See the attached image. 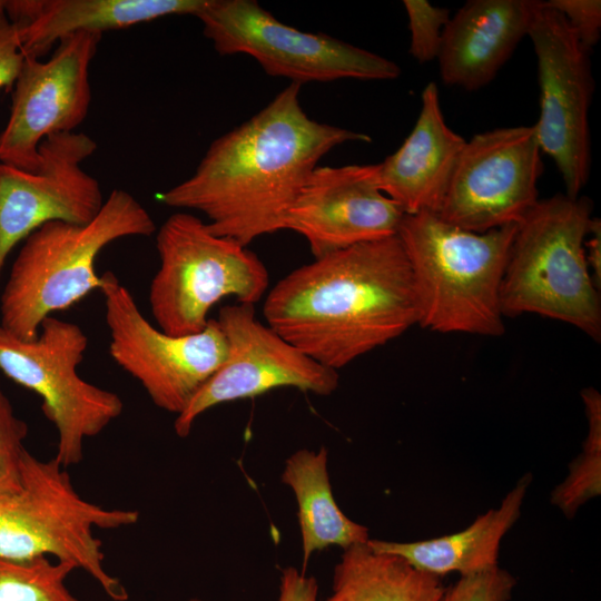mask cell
<instances>
[{"label": "cell", "mask_w": 601, "mask_h": 601, "mask_svg": "<svg viewBox=\"0 0 601 601\" xmlns=\"http://www.w3.org/2000/svg\"><path fill=\"white\" fill-rule=\"evenodd\" d=\"M328 451L302 449L285 461L282 482L294 492L302 538L303 572L316 551L337 545L347 549L370 540L368 529L347 518L331 486Z\"/></svg>", "instance_id": "21"}, {"label": "cell", "mask_w": 601, "mask_h": 601, "mask_svg": "<svg viewBox=\"0 0 601 601\" xmlns=\"http://www.w3.org/2000/svg\"><path fill=\"white\" fill-rule=\"evenodd\" d=\"M299 91L300 85L290 82L255 116L216 138L194 174L158 199L203 213L213 234L245 247L285 229L318 161L344 142L372 141L366 134L309 118Z\"/></svg>", "instance_id": "1"}, {"label": "cell", "mask_w": 601, "mask_h": 601, "mask_svg": "<svg viewBox=\"0 0 601 601\" xmlns=\"http://www.w3.org/2000/svg\"><path fill=\"white\" fill-rule=\"evenodd\" d=\"M411 33L410 55L420 63L437 59L450 11L426 0H404Z\"/></svg>", "instance_id": "26"}, {"label": "cell", "mask_w": 601, "mask_h": 601, "mask_svg": "<svg viewBox=\"0 0 601 601\" xmlns=\"http://www.w3.org/2000/svg\"><path fill=\"white\" fill-rule=\"evenodd\" d=\"M541 152L533 126L473 136L459 157L437 216L474 233L519 224L539 201Z\"/></svg>", "instance_id": "13"}, {"label": "cell", "mask_w": 601, "mask_h": 601, "mask_svg": "<svg viewBox=\"0 0 601 601\" xmlns=\"http://www.w3.org/2000/svg\"><path fill=\"white\" fill-rule=\"evenodd\" d=\"M96 149L87 134L62 132L42 140L36 170L0 162V276L12 248L42 225L87 224L100 211L99 181L81 168Z\"/></svg>", "instance_id": "14"}, {"label": "cell", "mask_w": 601, "mask_h": 601, "mask_svg": "<svg viewBox=\"0 0 601 601\" xmlns=\"http://www.w3.org/2000/svg\"><path fill=\"white\" fill-rule=\"evenodd\" d=\"M28 425L14 412L0 386V499L21 487V460Z\"/></svg>", "instance_id": "25"}, {"label": "cell", "mask_w": 601, "mask_h": 601, "mask_svg": "<svg viewBox=\"0 0 601 601\" xmlns=\"http://www.w3.org/2000/svg\"><path fill=\"white\" fill-rule=\"evenodd\" d=\"M139 512L107 509L82 499L55 457L43 461L28 450L21 460V487L0 499V558L24 562L51 555L86 571L114 601L129 594L104 565L102 542L93 528L134 525Z\"/></svg>", "instance_id": "6"}, {"label": "cell", "mask_w": 601, "mask_h": 601, "mask_svg": "<svg viewBox=\"0 0 601 601\" xmlns=\"http://www.w3.org/2000/svg\"><path fill=\"white\" fill-rule=\"evenodd\" d=\"M531 481L532 475L524 474L499 508L479 515L460 532L414 542L370 539L367 545L375 552L401 556L414 568L437 577L452 572L464 577L495 568L501 541L520 518Z\"/></svg>", "instance_id": "20"}, {"label": "cell", "mask_w": 601, "mask_h": 601, "mask_svg": "<svg viewBox=\"0 0 601 601\" xmlns=\"http://www.w3.org/2000/svg\"><path fill=\"white\" fill-rule=\"evenodd\" d=\"M318 584L314 577L294 566L282 571L277 601H317Z\"/></svg>", "instance_id": "30"}, {"label": "cell", "mask_w": 601, "mask_h": 601, "mask_svg": "<svg viewBox=\"0 0 601 601\" xmlns=\"http://www.w3.org/2000/svg\"><path fill=\"white\" fill-rule=\"evenodd\" d=\"M581 395L589 422L588 436L582 453L570 465L568 477L551 495V502L568 518L601 491V397L592 387L584 388Z\"/></svg>", "instance_id": "23"}, {"label": "cell", "mask_w": 601, "mask_h": 601, "mask_svg": "<svg viewBox=\"0 0 601 601\" xmlns=\"http://www.w3.org/2000/svg\"><path fill=\"white\" fill-rule=\"evenodd\" d=\"M266 324L317 363L338 371L418 323L410 268L397 237L315 258L265 297Z\"/></svg>", "instance_id": "2"}, {"label": "cell", "mask_w": 601, "mask_h": 601, "mask_svg": "<svg viewBox=\"0 0 601 601\" xmlns=\"http://www.w3.org/2000/svg\"><path fill=\"white\" fill-rule=\"evenodd\" d=\"M24 59L18 26L8 18L3 7L0 10V89L14 86Z\"/></svg>", "instance_id": "29"}, {"label": "cell", "mask_w": 601, "mask_h": 601, "mask_svg": "<svg viewBox=\"0 0 601 601\" xmlns=\"http://www.w3.org/2000/svg\"><path fill=\"white\" fill-rule=\"evenodd\" d=\"M540 7L536 0H470L450 18L437 56L442 81L469 91L490 83Z\"/></svg>", "instance_id": "17"}, {"label": "cell", "mask_w": 601, "mask_h": 601, "mask_svg": "<svg viewBox=\"0 0 601 601\" xmlns=\"http://www.w3.org/2000/svg\"><path fill=\"white\" fill-rule=\"evenodd\" d=\"M589 239L584 240L585 258L594 285L600 290L601 284V223L592 218L588 233Z\"/></svg>", "instance_id": "31"}, {"label": "cell", "mask_w": 601, "mask_h": 601, "mask_svg": "<svg viewBox=\"0 0 601 601\" xmlns=\"http://www.w3.org/2000/svg\"><path fill=\"white\" fill-rule=\"evenodd\" d=\"M592 203L565 194L539 200L518 224L501 285L503 317L538 314L600 342L601 302L585 258Z\"/></svg>", "instance_id": "5"}, {"label": "cell", "mask_w": 601, "mask_h": 601, "mask_svg": "<svg viewBox=\"0 0 601 601\" xmlns=\"http://www.w3.org/2000/svg\"><path fill=\"white\" fill-rule=\"evenodd\" d=\"M109 354L137 380L152 403L180 414L223 364L227 343L216 318L196 334L175 336L149 323L112 272L101 275Z\"/></svg>", "instance_id": "10"}, {"label": "cell", "mask_w": 601, "mask_h": 601, "mask_svg": "<svg viewBox=\"0 0 601 601\" xmlns=\"http://www.w3.org/2000/svg\"><path fill=\"white\" fill-rule=\"evenodd\" d=\"M188 601H203V600L197 599V598H193V599H189Z\"/></svg>", "instance_id": "33"}, {"label": "cell", "mask_w": 601, "mask_h": 601, "mask_svg": "<svg viewBox=\"0 0 601 601\" xmlns=\"http://www.w3.org/2000/svg\"><path fill=\"white\" fill-rule=\"evenodd\" d=\"M378 164L317 166L285 221L314 258L397 235L404 213L377 185Z\"/></svg>", "instance_id": "16"}, {"label": "cell", "mask_w": 601, "mask_h": 601, "mask_svg": "<svg viewBox=\"0 0 601 601\" xmlns=\"http://www.w3.org/2000/svg\"><path fill=\"white\" fill-rule=\"evenodd\" d=\"M216 321L226 338V357L176 416L174 430L179 437L188 436L198 416L218 404L285 386L322 396L338 387L337 371L317 363L263 324L255 305H225Z\"/></svg>", "instance_id": "12"}, {"label": "cell", "mask_w": 601, "mask_h": 601, "mask_svg": "<svg viewBox=\"0 0 601 601\" xmlns=\"http://www.w3.org/2000/svg\"><path fill=\"white\" fill-rule=\"evenodd\" d=\"M75 569L47 556L24 562L0 558V601H80L66 584Z\"/></svg>", "instance_id": "24"}, {"label": "cell", "mask_w": 601, "mask_h": 601, "mask_svg": "<svg viewBox=\"0 0 601 601\" xmlns=\"http://www.w3.org/2000/svg\"><path fill=\"white\" fill-rule=\"evenodd\" d=\"M518 224L474 233L435 213L404 214L397 229L412 272L418 325L501 336L500 293Z\"/></svg>", "instance_id": "3"}, {"label": "cell", "mask_w": 601, "mask_h": 601, "mask_svg": "<svg viewBox=\"0 0 601 601\" xmlns=\"http://www.w3.org/2000/svg\"><path fill=\"white\" fill-rule=\"evenodd\" d=\"M160 266L151 279L149 304L158 327L175 336L201 332L209 311L225 297L253 304L266 294L265 264L233 238L213 234L187 211L170 215L159 227Z\"/></svg>", "instance_id": "7"}, {"label": "cell", "mask_w": 601, "mask_h": 601, "mask_svg": "<svg viewBox=\"0 0 601 601\" xmlns=\"http://www.w3.org/2000/svg\"><path fill=\"white\" fill-rule=\"evenodd\" d=\"M444 588L441 577L401 556L375 552L366 542L344 550L334 568L332 594L324 601H439Z\"/></svg>", "instance_id": "22"}, {"label": "cell", "mask_w": 601, "mask_h": 601, "mask_svg": "<svg viewBox=\"0 0 601 601\" xmlns=\"http://www.w3.org/2000/svg\"><path fill=\"white\" fill-rule=\"evenodd\" d=\"M156 231L148 210L128 191L114 189L87 224L50 221L31 233L10 269L0 298V325L29 341L55 312L99 289V253L110 243Z\"/></svg>", "instance_id": "4"}, {"label": "cell", "mask_w": 601, "mask_h": 601, "mask_svg": "<svg viewBox=\"0 0 601 601\" xmlns=\"http://www.w3.org/2000/svg\"><path fill=\"white\" fill-rule=\"evenodd\" d=\"M196 17L219 55H248L267 75L300 86L401 75L394 61L328 35L287 26L254 0H207Z\"/></svg>", "instance_id": "9"}, {"label": "cell", "mask_w": 601, "mask_h": 601, "mask_svg": "<svg viewBox=\"0 0 601 601\" xmlns=\"http://www.w3.org/2000/svg\"><path fill=\"white\" fill-rule=\"evenodd\" d=\"M515 578L499 565L474 574L460 577L444 588L439 601H509Z\"/></svg>", "instance_id": "27"}, {"label": "cell", "mask_w": 601, "mask_h": 601, "mask_svg": "<svg viewBox=\"0 0 601 601\" xmlns=\"http://www.w3.org/2000/svg\"><path fill=\"white\" fill-rule=\"evenodd\" d=\"M4 7V0H0V10Z\"/></svg>", "instance_id": "32"}, {"label": "cell", "mask_w": 601, "mask_h": 601, "mask_svg": "<svg viewBox=\"0 0 601 601\" xmlns=\"http://www.w3.org/2000/svg\"><path fill=\"white\" fill-rule=\"evenodd\" d=\"M416 122L401 147L378 164L377 185L404 214H437L466 140L443 116L439 88L428 82Z\"/></svg>", "instance_id": "18"}, {"label": "cell", "mask_w": 601, "mask_h": 601, "mask_svg": "<svg viewBox=\"0 0 601 601\" xmlns=\"http://www.w3.org/2000/svg\"><path fill=\"white\" fill-rule=\"evenodd\" d=\"M207 0H4L26 56L42 57L77 32L102 35L167 16H195Z\"/></svg>", "instance_id": "19"}, {"label": "cell", "mask_w": 601, "mask_h": 601, "mask_svg": "<svg viewBox=\"0 0 601 601\" xmlns=\"http://www.w3.org/2000/svg\"><path fill=\"white\" fill-rule=\"evenodd\" d=\"M101 37L77 32L62 38L46 61L26 56L0 132V162L36 170L42 140L71 132L85 120L91 101L89 67Z\"/></svg>", "instance_id": "15"}, {"label": "cell", "mask_w": 601, "mask_h": 601, "mask_svg": "<svg viewBox=\"0 0 601 601\" xmlns=\"http://www.w3.org/2000/svg\"><path fill=\"white\" fill-rule=\"evenodd\" d=\"M543 2L564 17L580 43L588 51L597 45L601 32L600 0H549Z\"/></svg>", "instance_id": "28"}, {"label": "cell", "mask_w": 601, "mask_h": 601, "mask_svg": "<svg viewBox=\"0 0 601 601\" xmlns=\"http://www.w3.org/2000/svg\"><path fill=\"white\" fill-rule=\"evenodd\" d=\"M528 36L538 60L540 116L533 125L542 152L553 159L565 195L580 197L591 167L589 109L594 89L589 52L564 17L540 1Z\"/></svg>", "instance_id": "11"}, {"label": "cell", "mask_w": 601, "mask_h": 601, "mask_svg": "<svg viewBox=\"0 0 601 601\" xmlns=\"http://www.w3.org/2000/svg\"><path fill=\"white\" fill-rule=\"evenodd\" d=\"M87 347L88 337L79 325L53 316L29 341L0 325V371L40 396L41 410L57 431L55 459L66 469L79 464L85 441L100 434L124 411L118 394L79 375Z\"/></svg>", "instance_id": "8"}]
</instances>
